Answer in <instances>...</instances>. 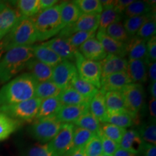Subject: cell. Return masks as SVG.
I'll list each match as a JSON object with an SVG mask.
<instances>
[{"mask_svg":"<svg viewBox=\"0 0 156 156\" xmlns=\"http://www.w3.org/2000/svg\"><path fill=\"white\" fill-rule=\"evenodd\" d=\"M37 84L38 82L29 73L12 79L0 89V106L15 104L34 98Z\"/></svg>","mask_w":156,"mask_h":156,"instance_id":"1","label":"cell"},{"mask_svg":"<svg viewBox=\"0 0 156 156\" xmlns=\"http://www.w3.org/2000/svg\"><path fill=\"white\" fill-rule=\"evenodd\" d=\"M34 58L33 46H20L7 51L0 60V83L11 80Z\"/></svg>","mask_w":156,"mask_h":156,"instance_id":"2","label":"cell"},{"mask_svg":"<svg viewBox=\"0 0 156 156\" xmlns=\"http://www.w3.org/2000/svg\"><path fill=\"white\" fill-rule=\"evenodd\" d=\"M31 20L34 24L38 41L49 40L64 28L59 12V4L41 11Z\"/></svg>","mask_w":156,"mask_h":156,"instance_id":"3","label":"cell"},{"mask_svg":"<svg viewBox=\"0 0 156 156\" xmlns=\"http://www.w3.org/2000/svg\"><path fill=\"white\" fill-rule=\"evenodd\" d=\"M38 41L34 24L31 18H22L4 37L1 46L4 51L20 46H30Z\"/></svg>","mask_w":156,"mask_h":156,"instance_id":"4","label":"cell"},{"mask_svg":"<svg viewBox=\"0 0 156 156\" xmlns=\"http://www.w3.org/2000/svg\"><path fill=\"white\" fill-rule=\"evenodd\" d=\"M41 99L34 97L15 104L0 106V112L19 122H31L36 119Z\"/></svg>","mask_w":156,"mask_h":156,"instance_id":"5","label":"cell"},{"mask_svg":"<svg viewBox=\"0 0 156 156\" xmlns=\"http://www.w3.org/2000/svg\"><path fill=\"white\" fill-rule=\"evenodd\" d=\"M62 126L56 116L36 119L30 126L29 131L31 136L44 144L50 142L55 136Z\"/></svg>","mask_w":156,"mask_h":156,"instance_id":"6","label":"cell"},{"mask_svg":"<svg viewBox=\"0 0 156 156\" xmlns=\"http://www.w3.org/2000/svg\"><path fill=\"white\" fill-rule=\"evenodd\" d=\"M74 62L77 68L78 75L84 80L91 83L98 89H100L101 80L100 62L87 59L78 50L75 53Z\"/></svg>","mask_w":156,"mask_h":156,"instance_id":"7","label":"cell"},{"mask_svg":"<svg viewBox=\"0 0 156 156\" xmlns=\"http://www.w3.org/2000/svg\"><path fill=\"white\" fill-rule=\"evenodd\" d=\"M75 126L73 124H62L59 132L48 143L58 156H64L71 153Z\"/></svg>","mask_w":156,"mask_h":156,"instance_id":"8","label":"cell"},{"mask_svg":"<svg viewBox=\"0 0 156 156\" xmlns=\"http://www.w3.org/2000/svg\"><path fill=\"white\" fill-rule=\"evenodd\" d=\"M126 110L138 115L145 103V91L141 84L130 83L121 90Z\"/></svg>","mask_w":156,"mask_h":156,"instance_id":"9","label":"cell"},{"mask_svg":"<svg viewBox=\"0 0 156 156\" xmlns=\"http://www.w3.org/2000/svg\"><path fill=\"white\" fill-rule=\"evenodd\" d=\"M99 18L100 14H82L75 23L62 28L58 34L57 36L60 38H67L76 32L96 31L98 28Z\"/></svg>","mask_w":156,"mask_h":156,"instance_id":"10","label":"cell"},{"mask_svg":"<svg viewBox=\"0 0 156 156\" xmlns=\"http://www.w3.org/2000/svg\"><path fill=\"white\" fill-rule=\"evenodd\" d=\"M77 74V68L73 62L63 60L53 68L50 80L60 89L63 90L70 85L74 77Z\"/></svg>","mask_w":156,"mask_h":156,"instance_id":"11","label":"cell"},{"mask_svg":"<svg viewBox=\"0 0 156 156\" xmlns=\"http://www.w3.org/2000/svg\"><path fill=\"white\" fill-rule=\"evenodd\" d=\"M41 44L51 48L63 60L75 62V53L77 49L72 46L66 38L56 36Z\"/></svg>","mask_w":156,"mask_h":156,"instance_id":"12","label":"cell"},{"mask_svg":"<svg viewBox=\"0 0 156 156\" xmlns=\"http://www.w3.org/2000/svg\"><path fill=\"white\" fill-rule=\"evenodd\" d=\"M130 83L132 82L126 72H121L101 78L99 90L104 94L109 91H121L123 87Z\"/></svg>","mask_w":156,"mask_h":156,"instance_id":"13","label":"cell"},{"mask_svg":"<svg viewBox=\"0 0 156 156\" xmlns=\"http://www.w3.org/2000/svg\"><path fill=\"white\" fill-rule=\"evenodd\" d=\"M96 38L102 45L107 54L118 56L122 58L127 55V44L115 40L107 35L105 31H98Z\"/></svg>","mask_w":156,"mask_h":156,"instance_id":"14","label":"cell"},{"mask_svg":"<svg viewBox=\"0 0 156 156\" xmlns=\"http://www.w3.org/2000/svg\"><path fill=\"white\" fill-rule=\"evenodd\" d=\"M101 78L112 74L126 72L128 60L120 56L107 54L102 61L100 62Z\"/></svg>","mask_w":156,"mask_h":156,"instance_id":"15","label":"cell"},{"mask_svg":"<svg viewBox=\"0 0 156 156\" xmlns=\"http://www.w3.org/2000/svg\"><path fill=\"white\" fill-rule=\"evenodd\" d=\"M138 115L133 114L126 109L119 112H107L101 123H108L122 128H127L138 122Z\"/></svg>","mask_w":156,"mask_h":156,"instance_id":"16","label":"cell"},{"mask_svg":"<svg viewBox=\"0 0 156 156\" xmlns=\"http://www.w3.org/2000/svg\"><path fill=\"white\" fill-rule=\"evenodd\" d=\"M79 51L84 57L91 61L100 62L107 56L102 45L96 38H92L79 47Z\"/></svg>","mask_w":156,"mask_h":156,"instance_id":"17","label":"cell"},{"mask_svg":"<svg viewBox=\"0 0 156 156\" xmlns=\"http://www.w3.org/2000/svg\"><path fill=\"white\" fill-rule=\"evenodd\" d=\"M89 112V103L77 106H62L56 116L62 124H74L80 117Z\"/></svg>","mask_w":156,"mask_h":156,"instance_id":"18","label":"cell"},{"mask_svg":"<svg viewBox=\"0 0 156 156\" xmlns=\"http://www.w3.org/2000/svg\"><path fill=\"white\" fill-rule=\"evenodd\" d=\"M22 18L17 9L7 5L0 12V34L5 37Z\"/></svg>","mask_w":156,"mask_h":156,"instance_id":"19","label":"cell"},{"mask_svg":"<svg viewBox=\"0 0 156 156\" xmlns=\"http://www.w3.org/2000/svg\"><path fill=\"white\" fill-rule=\"evenodd\" d=\"M147 66L143 60L135 59L128 61L126 73L132 83L142 84L147 80Z\"/></svg>","mask_w":156,"mask_h":156,"instance_id":"20","label":"cell"},{"mask_svg":"<svg viewBox=\"0 0 156 156\" xmlns=\"http://www.w3.org/2000/svg\"><path fill=\"white\" fill-rule=\"evenodd\" d=\"M33 48H34V58L50 67L54 68L63 61V59L59 57L55 52L43 44L35 45L33 46Z\"/></svg>","mask_w":156,"mask_h":156,"instance_id":"21","label":"cell"},{"mask_svg":"<svg viewBox=\"0 0 156 156\" xmlns=\"http://www.w3.org/2000/svg\"><path fill=\"white\" fill-rule=\"evenodd\" d=\"M26 68L38 83L50 80L51 78L53 67L42 63L35 58L28 62Z\"/></svg>","mask_w":156,"mask_h":156,"instance_id":"22","label":"cell"},{"mask_svg":"<svg viewBox=\"0 0 156 156\" xmlns=\"http://www.w3.org/2000/svg\"><path fill=\"white\" fill-rule=\"evenodd\" d=\"M128 61L140 59L147 61V41L138 37H133L127 44Z\"/></svg>","mask_w":156,"mask_h":156,"instance_id":"23","label":"cell"},{"mask_svg":"<svg viewBox=\"0 0 156 156\" xmlns=\"http://www.w3.org/2000/svg\"><path fill=\"white\" fill-rule=\"evenodd\" d=\"M144 142L137 131L134 129L126 130L121 140L119 147L138 154L141 153Z\"/></svg>","mask_w":156,"mask_h":156,"instance_id":"24","label":"cell"},{"mask_svg":"<svg viewBox=\"0 0 156 156\" xmlns=\"http://www.w3.org/2000/svg\"><path fill=\"white\" fill-rule=\"evenodd\" d=\"M59 12L64 28L75 23L82 15L74 1H65L60 3Z\"/></svg>","mask_w":156,"mask_h":156,"instance_id":"25","label":"cell"},{"mask_svg":"<svg viewBox=\"0 0 156 156\" xmlns=\"http://www.w3.org/2000/svg\"><path fill=\"white\" fill-rule=\"evenodd\" d=\"M62 106L63 105L62 104L58 97L43 99L41 102L35 120L56 116Z\"/></svg>","mask_w":156,"mask_h":156,"instance_id":"26","label":"cell"},{"mask_svg":"<svg viewBox=\"0 0 156 156\" xmlns=\"http://www.w3.org/2000/svg\"><path fill=\"white\" fill-rule=\"evenodd\" d=\"M58 98L63 106H77V105L86 104L89 103L91 100L80 94L71 85H69L62 90Z\"/></svg>","mask_w":156,"mask_h":156,"instance_id":"27","label":"cell"},{"mask_svg":"<svg viewBox=\"0 0 156 156\" xmlns=\"http://www.w3.org/2000/svg\"><path fill=\"white\" fill-rule=\"evenodd\" d=\"M122 17L123 14L115 9L114 4L112 6L104 7L100 14L98 30L105 31L110 25L121 22Z\"/></svg>","mask_w":156,"mask_h":156,"instance_id":"28","label":"cell"},{"mask_svg":"<svg viewBox=\"0 0 156 156\" xmlns=\"http://www.w3.org/2000/svg\"><path fill=\"white\" fill-rule=\"evenodd\" d=\"M89 112L95 118L102 122L107 114V109L105 103L104 93L99 90L89 103Z\"/></svg>","mask_w":156,"mask_h":156,"instance_id":"29","label":"cell"},{"mask_svg":"<svg viewBox=\"0 0 156 156\" xmlns=\"http://www.w3.org/2000/svg\"><path fill=\"white\" fill-rule=\"evenodd\" d=\"M153 5L147 1H133L123 12L126 17L141 16L153 13Z\"/></svg>","mask_w":156,"mask_h":156,"instance_id":"30","label":"cell"},{"mask_svg":"<svg viewBox=\"0 0 156 156\" xmlns=\"http://www.w3.org/2000/svg\"><path fill=\"white\" fill-rule=\"evenodd\" d=\"M107 112H114L126 108L124 97L121 91H109L104 94Z\"/></svg>","mask_w":156,"mask_h":156,"instance_id":"31","label":"cell"},{"mask_svg":"<svg viewBox=\"0 0 156 156\" xmlns=\"http://www.w3.org/2000/svg\"><path fill=\"white\" fill-rule=\"evenodd\" d=\"M17 9L24 18H32L41 12L39 0H19L15 2Z\"/></svg>","mask_w":156,"mask_h":156,"instance_id":"32","label":"cell"},{"mask_svg":"<svg viewBox=\"0 0 156 156\" xmlns=\"http://www.w3.org/2000/svg\"><path fill=\"white\" fill-rule=\"evenodd\" d=\"M21 122L0 112V142L5 140L15 132Z\"/></svg>","mask_w":156,"mask_h":156,"instance_id":"33","label":"cell"},{"mask_svg":"<svg viewBox=\"0 0 156 156\" xmlns=\"http://www.w3.org/2000/svg\"><path fill=\"white\" fill-rule=\"evenodd\" d=\"M70 85L80 94L87 98L91 99L99 91L96 87L88 82L84 80L79 75H76L72 80Z\"/></svg>","mask_w":156,"mask_h":156,"instance_id":"34","label":"cell"},{"mask_svg":"<svg viewBox=\"0 0 156 156\" xmlns=\"http://www.w3.org/2000/svg\"><path fill=\"white\" fill-rule=\"evenodd\" d=\"M62 90L58 87L53 82L47 80L38 83L35 90V97L43 99L48 98L58 97Z\"/></svg>","mask_w":156,"mask_h":156,"instance_id":"35","label":"cell"},{"mask_svg":"<svg viewBox=\"0 0 156 156\" xmlns=\"http://www.w3.org/2000/svg\"><path fill=\"white\" fill-rule=\"evenodd\" d=\"M73 124L78 127L88 130L94 134L98 133L101 128V122L90 112L80 117L76 122H74Z\"/></svg>","mask_w":156,"mask_h":156,"instance_id":"36","label":"cell"},{"mask_svg":"<svg viewBox=\"0 0 156 156\" xmlns=\"http://www.w3.org/2000/svg\"><path fill=\"white\" fill-rule=\"evenodd\" d=\"M153 15V13H151V14L149 15L126 17V18H125L122 24L124 25V28H125L129 36L130 37H134V36H136V33L138 32V30L142 26V25Z\"/></svg>","mask_w":156,"mask_h":156,"instance_id":"37","label":"cell"},{"mask_svg":"<svg viewBox=\"0 0 156 156\" xmlns=\"http://www.w3.org/2000/svg\"><path fill=\"white\" fill-rule=\"evenodd\" d=\"M126 131V129L115 126L114 124H108V123H102L101 124L100 132L101 134L108 139L113 140L119 145L123 136Z\"/></svg>","mask_w":156,"mask_h":156,"instance_id":"38","label":"cell"},{"mask_svg":"<svg viewBox=\"0 0 156 156\" xmlns=\"http://www.w3.org/2000/svg\"><path fill=\"white\" fill-rule=\"evenodd\" d=\"M95 134L85 129L75 126L73 132V145L72 151L81 147H85L87 142Z\"/></svg>","mask_w":156,"mask_h":156,"instance_id":"39","label":"cell"},{"mask_svg":"<svg viewBox=\"0 0 156 156\" xmlns=\"http://www.w3.org/2000/svg\"><path fill=\"white\" fill-rule=\"evenodd\" d=\"M105 32L106 33L107 35H108L109 36L112 37L115 40L126 44L129 42L130 39H131L122 22L116 23L110 25L106 29Z\"/></svg>","mask_w":156,"mask_h":156,"instance_id":"40","label":"cell"},{"mask_svg":"<svg viewBox=\"0 0 156 156\" xmlns=\"http://www.w3.org/2000/svg\"><path fill=\"white\" fill-rule=\"evenodd\" d=\"M74 2L82 14H101L103 11L100 0H76Z\"/></svg>","mask_w":156,"mask_h":156,"instance_id":"41","label":"cell"},{"mask_svg":"<svg viewBox=\"0 0 156 156\" xmlns=\"http://www.w3.org/2000/svg\"><path fill=\"white\" fill-rule=\"evenodd\" d=\"M156 22L155 15L153 14L142 25V26L136 33V36L144 40L147 41L153 36H155Z\"/></svg>","mask_w":156,"mask_h":156,"instance_id":"42","label":"cell"},{"mask_svg":"<svg viewBox=\"0 0 156 156\" xmlns=\"http://www.w3.org/2000/svg\"><path fill=\"white\" fill-rule=\"evenodd\" d=\"M25 156H58L48 143L36 144L27 150Z\"/></svg>","mask_w":156,"mask_h":156,"instance_id":"43","label":"cell"},{"mask_svg":"<svg viewBox=\"0 0 156 156\" xmlns=\"http://www.w3.org/2000/svg\"><path fill=\"white\" fill-rule=\"evenodd\" d=\"M139 132L140 136L145 142L155 145L156 144V125L155 122L151 124L141 126Z\"/></svg>","mask_w":156,"mask_h":156,"instance_id":"44","label":"cell"},{"mask_svg":"<svg viewBox=\"0 0 156 156\" xmlns=\"http://www.w3.org/2000/svg\"><path fill=\"white\" fill-rule=\"evenodd\" d=\"M85 151L86 156H101L102 155V143L97 134H95L87 142L85 147Z\"/></svg>","mask_w":156,"mask_h":156,"instance_id":"45","label":"cell"},{"mask_svg":"<svg viewBox=\"0 0 156 156\" xmlns=\"http://www.w3.org/2000/svg\"><path fill=\"white\" fill-rule=\"evenodd\" d=\"M95 32L96 31H90V32L80 31V32H76L75 34H72L71 36L66 39L69 42V44L72 46L77 48V47H80L82 44L87 41V40L94 38L95 36Z\"/></svg>","mask_w":156,"mask_h":156,"instance_id":"46","label":"cell"},{"mask_svg":"<svg viewBox=\"0 0 156 156\" xmlns=\"http://www.w3.org/2000/svg\"><path fill=\"white\" fill-rule=\"evenodd\" d=\"M99 136L101 140V143H102V148H103V153L106 154V155H112L113 156L115 152L117 151L119 145L117 144L113 140L108 139V137L105 136L103 134L101 133L100 132L97 134Z\"/></svg>","mask_w":156,"mask_h":156,"instance_id":"47","label":"cell"},{"mask_svg":"<svg viewBox=\"0 0 156 156\" xmlns=\"http://www.w3.org/2000/svg\"><path fill=\"white\" fill-rule=\"evenodd\" d=\"M156 60V38L153 36L147 41V61L146 64L148 65Z\"/></svg>","mask_w":156,"mask_h":156,"instance_id":"48","label":"cell"},{"mask_svg":"<svg viewBox=\"0 0 156 156\" xmlns=\"http://www.w3.org/2000/svg\"><path fill=\"white\" fill-rule=\"evenodd\" d=\"M141 153L143 154V156H156L155 145L144 142Z\"/></svg>","mask_w":156,"mask_h":156,"instance_id":"49","label":"cell"},{"mask_svg":"<svg viewBox=\"0 0 156 156\" xmlns=\"http://www.w3.org/2000/svg\"><path fill=\"white\" fill-rule=\"evenodd\" d=\"M132 0H117L114 1V7L116 10H118L119 12H124V10L126 9V7L132 2Z\"/></svg>","mask_w":156,"mask_h":156,"instance_id":"50","label":"cell"},{"mask_svg":"<svg viewBox=\"0 0 156 156\" xmlns=\"http://www.w3.org/2000/svg\"><path fill=\"white\" fill-rule=\"evenodd\" d=\"M147 76L151 80V83H155L156 81V64L155 62H152L148 64Z\"/></svg>","mask_w":156,"mask_h":156,"instance_id":"51","label":"cell"},{"mask_svg":"<svg viewBox=\"0 0 156 156\" xmlns=\"http://www.w3.org/2000/svg\"><path fill=\"white\" fill-rule=\"evenodd\" d=\"M39 2H40L41 11L49 9L51 7L55 6L56 3L58 2L56 0H39Z\"/></svg>","mask_w":156,"mask_h":156,"instance_id":"52","label":"cell"},{"mask_svg":"<svg viewBox=\"0 0 156 156\" xmlns=\"http://www.w3.org/2000/svg\"><path fill=\"white\" fill-rule=\"evenodd\" d=\"M137 154L134 153L133 152L129 151H126V150L122 149V148L119 147L117 151L115 152L113 156H136Z\"/></svg>","mask_w":156,"mask_h":156,"instance_id":"53","label":"cell"},{"mask_svg":"<svg viewBox=\"0 0 156 156\" xmlns=\"http://www.w3.org/2000/svg\"><path fill=\"white\" fill-rule=\"evenodd\" d=\"M148 108H149V112L151 116L155 121L156 117V100L155 98H152L150 101L149 104H148Z\"/></svg>","mask_w":156,"mask_h":156,"instance_id":"54","label":"cell"},{"mask_svg":"<svg viewBox=\"0 0 156 156\" xmlns=\"http://www.w3.org/2000/svg\"><path fill=\"white\" fill-rule=\"evenodd\" d=\"M69 156H86L85 147H81L73 151L69 154Z\"/></svg>","mask_w":156,"mask_h":156,"instance_id":"55","label":"cell"},{"mask_svg":"<svg viewBox=\"0 0 156 156\" xmlns=\"http://www.w3.org/2000/svg\"><path fill=\"white\" fill-rule=\"evenodd\" d=\"M151 93L152 95V98L155 99V98H156V82H155V83H151Z\"/></svg>","mask_w":156,"mask_h":156,"instance_id":"56","label":"cell"},{"mask_svg":"<svg viewBox=\"0 0 156 156\" xmlns=\"http://www.w3.org/2000/svg\"><path fill=\"white\" fill-rule=\"evenodd\" d=\"M7 6V3H5V2L3 1H0V12L4 8H5Z\"/></svg>","mask_w":156,"mask_h":156,"instance_id":"57","label":"cell"},{"mask_svg":"<svg viewBox=\"0 0 156 156\" xmlns=\"http://www.w3.org/2000/svg\"><path fill=\"white\" fill-rule=\"evenodd\" d=\"M3 38H4V36H3V35H2L1 34H0V41H1L2 40Z\"/></svg>","mask_w":156,"mask_h":156,"instance_id":"58","label":"cell"},{"mask_svg":"<svg viewBox=\"0 0 156 156\" xmlns=\"http://www.w3.org/2000/svg\"><path fill=\"white\" fill-rule=\"evenodd\" d=\"M101 156H112V155H106V154H102Z\"/></svg>","mask_w":156,"mask_h":156,"instance_id":"59","label":"cell"},{"mask_svg":"<svg viewBox=\"0 0 156 156\" xmlns=\"http://www.w3.org/2000/svg\"><path fill=\"white\" fill-rule=\"evenodd\" d=\"M64 156H69V154H68V155H64Z\"/></svg>","mask_w":156,"mask_h":156,"instance_id":"60","label":"cell"}]
</instances>
